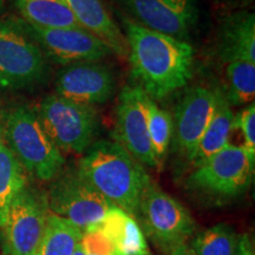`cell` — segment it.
<instances>
[{"label":"cell","mask_w":255,"mask_h":255,"mask_svg":"<svg viewBox=\"0 0 255 255\" xmlns=\"http://www.w3.org/2000/svg\"><path fill=\"white\" fill-rule=\"evenodd\" d=\"M132 75L149 98L162 100L191 78L194 49L186 40L158 33L123 19Z\"/></svg>","instance_id":"6da1fadb"},{"label":"cell","mask_w":255,"mask_h":255,"mask_svg":"<svg viewBox=\"0 0 255 255\" xmlns=\"http://www.w3.org/2000/svg\"><path fill=\"white\" fill-rule=\"evenodd\" d=\"M78 171L114 207L135 218L151 180L141 163L115 141L89 146Z\"/></svg>","instance_id":"7a4b0ae2"},{"label":"cell","mask_w":255,"mask_h":255,"mask_svg":"<svg viewBox=\"0 0 255 255\" xmlns=\"http://www.w3.org/2000/svg\"><path fill=\"white\" fill-rule=\"evenodd\" d=\"M4 137L24 170L38 180L49 182L63 170L64 156L41 126L37 110L26 105L9 110L5 117Z\"/></svg>","instance_id":"3957f363"},{"label":"cell","mask_w":255,"mask_h":255,"mask_svg":"<svg viewBox=\"0 0 255 255\" xmlns=\"http://www.w3.org/2000/svg\"><path fill=\"white\" fill-rule=\"evenodd\" d=\"M47 64L27 25L0 18V91L20 90L43 81Z\"/></svg>","instance_id":"277c9868"},{"label":"cell","mask_w":255,"mask_h":255,"mask_svg":"<svg viewBox=\"0 0 255 255\" xmlns=\"http://www.w3.org/2000/svg\"><path fill=\"white\" fill-rule=\"evenodd\" d=\"M254 165L255 154L242 145L228 143L222 150L196 167L188 177L187 187L214 199H234L250 188Z\"/></svg>","instance_id":"5b68a950"},{"label":"cell","mask_w":255,"mask_h":255,"mask_svg":"<svg viewBox=\"0 0 255 255\" xmlns=\"http://www.w3.org/2000/svg\"><path fill=\"white\" fill-rule=\"evenodd\" d=\"M37 113L41 126L60 151L83 154L98 131L100 122L95 107L56 94L44 98Z\"/></svg>","instance_id":"8992f818"},{"label":"cell","mask_w":255,"mask_h":255,"mask_svg":"<svg viewBox=\"0 0 255 255\" xmlns=\"http://www.w3.org/2000/svg\"><path fill=\"white\" fill-rule=\"evenodd\" d=\"M46 201L52 214L68 220L82 231L100 222L114 207L78 169L60 171L52 180Z\"/></svg>","instance_id":"52a82bcc"},{"label":"cell","mask_w":255,"mask_h":255,"mask_svg":"<svg viewBox=\"0 0 255 255\" xmlns=\"http://www.w3.org/2000/svg\"><path fill=\"white\" fill-rule=\"evenodd\" d=\"M137 216L141 218L148 237L167 252L186 244L195 229L186 207L152 182L142 197Z\"/></svg>","instance_id":"ba28073f"},{"label":"cell","mask_w":255,"mask_h":255,"mask_svg":"<svg viewBox=\"0 0 255 255\" xmlns=\"http://www.w3.org/2000/svg\"><path fill=\"white\" fill-rule=\"evenodd\" d=\"M49 215L46 197L27 184L9 206L1 229L5 255H32L39 250Z\"/></svg>","instance_id":"9c48e42d"},{"label":"cell","mask_w":255,"mask_h":255,"mask_svg":"<svg viewBox=\"0 0 255 255\" xmlns=\"http://www.w3.org/2000/svg\"><path fill=\"white\" fill-rule=\"evenodd\" d=\"M149 96L136 87H124L120 94L116 109L115 142L142 165L157 168L149 137Z\"/></svg>","instance_id":"30bf717a"},{"label":"cell","mask_w":255,"mask_h":255,"mask_svg":"<svg viewBox=\"0 0 255 255\" xmlns=\"http://www.w3.org/2000/svg\"><path fill=\"white\" fill-rule=\"evenodd\" d=\"M27 25L44 56L62 65L100 62L111 51L100 38L83 27L40 28Z\"/></svg>","instance_id":"8fae6325"},{"label":"cell","mask_w":255,"mask_h":255,"mask_svg":"<svg viewBox=\"0 0 255 255\" xmlns=\"http://www.w3.org/2000/svg\"><path fill=\"white\" fill-rule=\"evenodd\" d=\"M133 21L165 36L186 40L196 25V0H123Z\"/></svg>","instance_id":"7c38bea8"},{"label":"cell","mask_w":255,"mask_h":255,"mask_svg":"<svg viewBox=\"0 0 255 255\" xmlns=\"http://www.w3.org/2000/svg\"><path fill=\"white\" fill-rule=\"evenodd\" d=\"M219 92L197 85L190 88L177 105L173 119L174 148L189 161L214 115Z\"/></svg>","instance_id":"4fadbf2b"},{"label":"cell","mask_w":255,"mask_h":255,"mask_svg":"<svg viewBox=\"0 0 255 255\" xmlns=\"http://www.w3.org/2000/svg\"><path fill=\"white\" fill-rule=\"evenodd\" d=\"M115 78L100 62H81L65 66L56 81V95L79 104H103L113 97Z\"/></svg>","instance_id":"5bb4252c"},{"label":"cell","mask_w":255,"mask_h":255,"mask_svg":"<svg viewBox=\"0 0 255 255\" xmlns=\"http://www.w3.org/2000/svg\"><path fill=\"white\" fill-rule=\"evenodd\" d=\"M78 23L98 37L111 53L121 58L128 57V44L119 25L109 14L102 0H63Z\"/></svg>","instance_id":"9a60e30c"},{"label":"cell","mask_w":255,"mask_h":255,"mask_svg":"<svg viewBox=\"0 0 255 255\" xmlns=\"http://www.w3.org/2000/svg\"><path fill=\"white\" fill-rule=\"evenodd\" d=\"M219 55L225 63L245 59L255 62V15L237 11L226 15L219 28Z\"/></svg>","instance_id":"2e32d148"},{"label":"cell","mask_w":255,"mask_h":255,"mask_svg":"<svg viewBox=\"0 0 255 255\" xmlns=\"http://www.w3.org/2000/svg\"><path fill=\"white\" fill-rule=\"evenodd\" d=\"M96 227L111 241L116 255H139L148 252L143 231L133 216L113 207Z\"/></svg>","instance_id":"e0dca14e"},{"label":"cell","mask_w":255,"mask_h":255,"mask_svg":"<svg viewBox=\"0 0 255 255\" xmlns=\"http://www.w3.org/2000/svg\"><path fill=\"white\" fill-rule=\"evenodd\" d=\"M233 129H234V114L232 111L231 104L226 96L222 92H219L214 115L205 133L201 137L199 145L191 158L194 165L199 167L216 152L222 150L229 143V137Z\"/></svg>","instance_id":"ac0fdd59"},{"label":"cell","mask_w":255,"mask_h":255,"mask_svg":"<svg viewBox=\"0 0 255 255\" xmlns=\"http://www.w3.org/2000/svg\"><path fill=\"white\" fill-rule=\"evenodd\" d=\"M15 6L25 23L31 26L40 28L82 27L63 0H15Z\"/></svg>","instance_id":"d6986e66"},{"label":"cell","mask_w":255,"mask_h":255,"mask_svg":"<svg viewBox=\"0 0 255 255\" xmlns=\"http://www.w3.org/2000/svg\"><path fill=\"white\" fill-rule=\"evenodd\" d=\"M26 186L25 170L6 143H0V229L4 228L8 209L18 193Z\"/></svg>","instance_id":"ffe728a7"},{"label":"cell","mask_w":255,"mask_h":255,"mask_svg":"<svg viewBox=\"0 0 255 255\" xmlns=\"http://www.w3.org/2000/svg\"><path fill=\"white\" fill-rule=\"evenodd\" d=\"M82 229L68 220L49 213L39 246V255H72L81 242Z\"/></svg>","instance_id":"44dd1931"},{"label":"cell","mask_w":255,"mask_h":255,"mask_svg":"<svg viewBox=\"0 0 255 255\" xmlns=\"http://www.w3.org/2000/svg\"><path fill=\"white\" fill-rule=\"evenodd\" d=\"M226 64V98L229 104L248 105L253 103L255 96V62L239 59Z\"/></svg>","instance_id":"7402d4cb"},{"label":"cell","mask_w":255,"mask_h":255,"mask_svg":"<svg viewBox=\"0 0 255 255\" xmlns=\"http://www.w3.org/2000/svg\"><path fill=\"white\" fill-rule=\"evenodd\" d=\"M239 235L231 226L219 223L201 232L191 244L197 255H234Z\"/></svg>","instance_id":"603a6c76"},{"label":"cell","mask_w":255,"mask_h":255,"mask_svg":"<svg viewBox=\"0 0 255 255\" xmlns=\"http://www.w3.org/2000/svg\"><path fill=\"white\" fill-rule=\"evenodd\" d=\"M174 123L169 111L159 108L150 100L149 105V137L157 168L163 164L173 141Z\"/></svg>","instance_id":"cb8c5ba5"},{"label":"cell","mask_w":255,"mask_h":255,"mask_svg":"<svg viewBox=\"0 0 255 255\" xmlns=\"http://www.w3.org/2000/svg\"><path fill=\"white\" fill-rule=\"evenodd\" d=\"M82 248L85 254L90 255H116L111 241L96 226L89 227L82 234Z\"/></svg>","instance_id":"d4e9b609"},{"label":"cell","mask_w":255,"mask_h":255,"mask_svg":"<svg viewBox=\"0 0 255 255\" xmlns=\"http://www.w3.org/2000/svg\"><path fill=\"white\" fill-rule=\"evenodd\" d=\"M234 128L241 130L244 135L245 144L242 145L246 148L252 154H255V104H248L241 113L234 116Z\"/></svg>","instance_id":"484cf974"},{"label":"cell","mask_w":255,"mask_h":255,"mask_svg":"<svg viewBox=\"0 0 255 255\" xmlns=\"http://www.w3.org/2000/svg\"><path fill=\"white\" fill-rule=\"evenodd\" d=\"M234 255H255L253 242L247 234L239 237L238 248Z\"/></svg>","instance_id":"4316f807"},{"label":"cell","mask_w":255,"mask_h":255,"mask_svg":"<svg viewBox=\"0 0 255 255\" xmlns=\"http://www.w3.org/2000/svg\"><path fill=\"white\" fill-rule=\"evenodd\" d=\"M170 255H197L195 251L193 250V247L189 246L187 244L178 245L177 247H175L174 250L170 251Z\"/></svg>","instance_id":"83f0119b"},{"label":"cell","mask_w":255,"mask_h":255,"mask_svg":"<svg viewBox=\"0 0 255 255\" xmlns=\"http://www.w3.org/2000/svg\"><path fill=\"white\" fill-rule=\"evenodd\" d=\"M222 1L227 2V4L237 5V6H242V5L251 4V2L253 1V0H222Z\"/></svg>","instance_id":"f1b7e54d"},{"label":"cell","mask_w":255,"mask_h":255,"mask_svg":"<svg viewBox=\"0 0 255 255\" xmlns=\"http://www.w3.org/2000/svg\"><path fill=\"white\" fill-rule=\"evenodd\" d=\"M72 255H85V252L82 248L81 242H79V244L77 245V247H76V250H75V252H73Z\"/></svg>","instance_id":"f546056e"},{"label":"cell","mask_w":255,"mask_h":255,"mask_svg":"<svg viewBox=\"0 0 255 255\" xmlns=\"http://www.w3.org/2000/svg\"><path fill=\"white\" fill-rule=\"evenodd\" d=\"M2 138H4V123H2L1 117H0V143L2 142Z\"/></svg>","instance_id":"4dcf8cb0"},{"label":"cell","mask_w":255,"mask_h":255,"mask_svg":"<svg viewBox=\"0 0 255 255\" xmlns=\"http://www.w3.org/2000/svg\"><path fill=\"white\" fill-rule=\"evenodd\" d=\"M4 4H5V0H0V12H1L2 8H4Z\"/></svg>","instance_id":"1f68e13d"},{"label":"cell","mask_w":255,"mask_h":255,"mask_svg":"<svg viewBox=\"0 0 255 255\" xmlns=\"http://www.w3.org/2000/svg\"><path fill=\"white\" fill-rule=\"evenodd\" d=\"M139 255H152V254L149 253V252H144V253H142V254H139Z\"/></svg>","instance_id":"d6a6232c"},{"label":"cell","mask_w":255,"mask_h":255,"mask_svg":"<svg viewBox=\"0 0 255 255\" xmlns=\"http://www.w3.org/2000/svg\"><path fill=\"white\" fill-rule=\"evenodd\" d=\"M32 255H39V250H38V251L36 252V253H34V254H32Z\"/></svg>","instance_id":"836d02e7"},{"label":"cell","mask_w":255,"mask_h":255,"mask_svg":"<svg viewBox=\"0 0 255 255\" xmlns=\"http://www.w3.org/2000/svg\"><path fill=\"white\" fill-rule=\"evenodd\" d=\"M85 255H90V254H85Z\"/></svg>","instance_id":"e575fe53"}]
</instances>
